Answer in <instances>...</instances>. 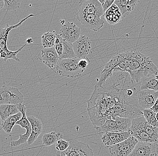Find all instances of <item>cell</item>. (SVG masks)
<instances>
[{
  "label": "cell",
  "instance_id": "2",
  "mask_svg": "<svg viewBox=\"0 0 158 156\" xmlns=\"http://www.w3.org/2000/svg\"><path fill=\"white\" fill-rule=\"evenodd\" d=\"M125 72L129 74L133 85L139 86L145 78L158 74V69L150 57L134 50L128 52V68Z\"/></svg>",
  "mask_w": 158,
  "mask_h": 156
},
{
  "label": "cell",
  "instance_id": "8",
  "mask_svg": "<svg viewBox=\"0 0 158 156\" xmlns=\"http://www.w3.org/2000/svg\"><path fill=\"white\" fill-rule=\"evenodd\" d=\"M69 148L64 152H59L60 156H94L92 149L88 144L78 141L69 142Z\"/></svg>",
  "mask_w": 158,
  "mask_h": 156
},
{
  "label": "cell",
  "instance_id": "23",
  "mask_svg": "<svg viewBox=\"0 0 158 156\" xmlns=\"http://www.w3.org/2000/svg\"><path fill=\"white\" fill-rule=\"evenodd\" d=\"M22 117V114L19 112L17 114L10 116L3 122L2 130L7 134H10L13 128L17 122L19 121Z\"/></svg>",
  "mask_w": 158,
  "mask_h": 156
},
{
  "label": "cell",
  "instance_id": "28",
  "mask_svg": "<svg viewBox=\"0 0 158 156\" xmlns=\"http://www.w3.org/2000/svg\"><path fill=\"white\" fill-rule=\"evenodd\" d=\"M56 34L53 32H47L41 36L42 45L43 48H50L54 47L56 40Z\"/></svg>",
  "mask_w": 158,
  "mask_h": 156
},
{
  "label": "cell",
  "instance_id": "12",
  "mask_svg": "<svg viewBox=\"0 0 158 156\" xmlns=\"http://www.w3.org/2000/svg\"><path fill=\"white\" fill-rule=\"evenodd\" d=\"M77 14H95L102 16L104 14L102 6L98 0L81 1Z\"/></svg>",
  "mask_w": 158,
  "mask_h": 156
},
{
  "label": "cell",
  "instance_id": "3",
  "mask_svg": "<svg viewBox=\"0 0 158 156\" xmlns=\"http://www.w3.org/2000/svg\"><path fill=\"white\" fill-rule=\"evenodd\" d=\"M79 59L75 58L69 60H60L54 71L59 75L67 78H77L81 76L85 70L79 68Z\"/></svg>",
  "mask_w": 158,
  "mask_h": 156
},
{
  "label": "cell",
  "instance_id": "15",
  "mask_svg": "<svg viewBox=\"0 0 158 156\" xmlns=\"http://www.w3.org/2000/svg\"><path fill=\"white\" fill-rule=\"evenodd\" d=\"M38 58L45 65L53 70H54L60 60L54 47L41 49Z\"/></svg>",
  "mask_w": 158,
  "mask_h": 156
},
{
  "label": "cell",
  "instance_id": "38",
  "mask_svg": "<svg viewBox=\"0 0 158 156\" xmlns=\"http://www.w3.org/2000/svg\"><path fill=\"white\" fill-rule=\"evenodd\" d=\"M3 121L2 120V118H1V116H0V131L2 129V124Z\"/></svg>",
  "mask_w": 158,
  "mask_h": 156
},
{
  "label": "cell",
  "instance_id": "14",
  "mask_svg": "<svg viewBox=\"0 0 158 156\" xmlns=\"http://www.w3.org/2000/svg\"><path fill=\"white\" fill-rule=\"evenodd\" d=\"M158 153L157 143L138 141L133 152L128 156H158Z\"/></svg>",
  "mask_w": 158,
  "mask_h": 156
},
{
  "label": "cell",
  "instance_id": "1",
  "mask_svg": "<svg viewBox=\"0 0 158 156\" xmlns=\"http://www.w3.org/2000/svg\"><path fill=\"white\" fill-rule=\"evenodd\" d=\"M112 82L106 81L102 86L96 85L93 93L87 101V108L90 120L94 127L96 128L103 125L108 119H114L117 107L124 102L137 97H129L126 90L130 86H124L126 79L122 81L109 78Z\"/></svg>",
  "mask_w": 158,
  "mask_h": 156
},
{
  "label": "cell",
  "instance_id": "29",
  "mask_svg": "<svg viewBox=\"0 0 158 156\" xmlns=\"http://www.w3.org/2000/svg\"><path fill=\"white\" fill-rule=\"evenodd\" d=\"M143 116L149 125L158 127V122L156 117V113L151 109H144L143 110Z\"/></svg>",
  "mask_w": 158,
  "mask_h": 156
},
{
  "label": "cell",
  "instance_id": "5",
  "mask_svg": "<svg viewBox=\"0 0 158 156\" xmlns=\"http://www.w3.org/2000/svg\"><path fill=\"white\" fill-rule=\"evenodd\" d=\"M17 105L19 110L22 114V117L19 121L17 122L16 125H19L22 128H24L26 130V132L24 134H20L18 140L11 142V146L14 147H17L27 143L31 133V125L26 116L27 108L25 105L23 103Z\"/></svg>",
  "mask_w": 158,
  "mask_h": 156
},
{
  "label": "cell",
  "instance_id": "10",
  "mask_svg": "<svg viewBox=\"0 0 158 156\" xmlns=\"http://www.w3.org/2000/svg\"><path fill=\"white\" fill-rule=\"evenodd\" d=\"M81 29L73 22H67L62 24L59 31V36L65 41L73 43L81 36Z\"/></svg>",
  "mask_w": 158,
  "mask_h": 156
},
{
  "label": "cell",
  "instance_id": "24",
  "mask_svg": "<svg viewBox=\"0 0 158 156\" xmlns=\"http://www.w3.org/2000/svg\"><path fill=\"white\" fill-rule=\"evenodd\" d=\"M63 138V135L59 132H53L46 133L42 137V145L44 146H50L56 144L59 140Z\"/></svg>",
  "mask_w": 158,
  "mask_h": 156
},
{
  "label": "cell",
  "instance_id": "27",
  "mask_svg": "<svg viewBox=\"0 0 158 156\" xmlns=\"http://www.w3.org/2000/svg\"><path fill=\"white\" fill-rule=\"evenodd\" d=\"M114 120H115L116 122L118 132L128 131L132 125V119L130 118H123L117 116Z\"/></svg>",
  "mask_w": 158,
  "mask_h": 156
},
{
  "label": "cell",
  "instance_id": "6",
  "mask_svg": "<svg viewBox=\"0 0 158 156\" xmlns=\"http://www.w3.org/2000/svg\"><path fill=\"white\" fill-rule=\"evenodd\" d=\"M24 97L17 88L3 86L0 88V106L5 104H20L23 103Z\"/></svg>",
  "mask_w": 158,
  "mask_h": 156
},
{
  "label": "cell",
  "instance_id": "17",
  "mask_svg": "<svg viewBox=\"0 0 158 156\" xmlns=\"http://www.w3.org/2000/svg\"><path fill=\"white\" fill-rule=\"evenodd\" d=\"M34 16V15L30 14L20 21L17 24L13 25H7L4 28L0 29V51H6L8 50L7 46L8 38L11 31L19 27L27 19Z\"/></svg>",
  "mask_w": 158,
  "mask_h": 156
},
{
  "label": "cell",
  "instance_id": "30",
  "mask_svg": "<svg viewBox=\"0 0 158 156\" xmlns=\"http://www.w3.org/2000/svg\"><path fill=\"white\" fill-rule=\"evenodd\" d=\"M22 1L15 0V1H4L5 9L6 10L10 11L16 10L18 8H19L22 2Z\"/></svg>",
  "mask_w": 158,
  "mask_h": 156
},
{
  "label": "cell",
  "instance_id": "7",
  "mask_svg": "<svg viewBox=\"0 0 158 156\" xmlns=\"http://www.w3.org/2000/svg\"><path fill=\"white\" fill-rule=\"evenodd\" d=\"M138 141L133 136H130L123 142L109 147L111 156H128L133 152Z\"/></svg>",
  "mask_w": 158,
  "mask_h": 156
},
{
  "label": "cell",
  "instance_id": "22",
  "mask_svg": "<svg viewBox=\"0 0 158 156\" xmlns=\"http://www.w3.org/2000/svg\"><path fill=\"white\" fill-rule=\"evenodd\" d=\"M19 112L17 105L5 104L0 106V116L3 121L10 116L17 114Z\"/></svg>",
  "mask_w": 158,
  "mask_h": 156
},
{
  "label": "cell",
  "instance_id": "21",
  "mask_svg": "<svg viewBox=\"0 0 158 156\" xmlns=\"http://www.w3.org/2000/svg\"><path fill=\"white\" fill-rule=\"evenodd\" d=\"M139 86V90L158 91V74L153 75L145 78L140 83Z\"/></svg>",
  "mask_w": 158,
  "mask_h": 156
},
{
  "label": "cell",
  "instance_id": "4",
  "mask_svg": "<svg viewBox=\"0 0 158 156\" xmlns=\"http://www.w3.org/2000/svg\"><path fill=\"white\" fill-rule=\"evenodd\" d=\"M147 123L143 116L132 119V125L128 132L131 136L138 139V141L146 143H155L152 138L145 131V126Z\"/></svg>",
  "mask_w": 158,
  "mask_h": 156
},
{
  "label": "cell",
  "instance_id": "34",
  "mask_svg": "<svg viewBox=\"0 0 158 156\" xmlns=\"http://www.w3.org/2000/svg\"><path fill=\"white\" fill-rule=\"evenodd\" d=\"M89 62V59L79 60L78 62V65L79 68L85 70L86 68L88 65Z\"/></svg>",
  "mask_w": 158,
  "mask_h": 156
},
{
  "label": "cell",
  "instance_id": "31",
  "mask_svg": "<svg viewBox=\"0 0 158 156\" xmlns=\"http://www.w3.org/2000/svg\"><path fill=\"white\" fill-rule=\"evenodd\" d=\"M27 44H25L23 46H22L20 48L18 49L16 51H10L9 50H7L6 51H5V52L6 54V58L4 60V61L5 62H6L8 60H10V59H13V60H15V61H17V62H20V60L17 57V55L18 54V53L19 52H20L22 50H23L25 46Z\"/></svg>",
  "mask_w": 158,
  "mask_h": 156
},
{
  "label": "cell",
  "instance_id": "36",
  "mask_svg": "<svg viewBox=\"0 0 158 156\" xmlns=\"http://www.w3.org/2000/svg\"><path fill=\"white\" fill-rule=\"evenodd\" d=\"M4 5V1H3V0H0V10L3 8Z\"/></svg>",
  "mask_w": 158,
  "mask_h": 156
},
{
  "label": "cell",
  "instance_id": "9",
  "mask_svg": "<svg viewBox=\"0 0 158 156\" xmlns=\"http://www.w3.org/2000/svg\"><path fill=\"white\" fill-rule=\"evenodd\" d=\"M77 19L83 27L94 31H97L103 26L104 20L101 16L95 14H77Z\"/></svg>",
  "mask_w": 158,
  "mask_h": 156
},
{
  "label": "cell",
  "instance_id": "35",
  "mask_svg": "<svg viewBox=\"0 0 158 156\" xmlns=\"http://www.w3.org/2000/svg\"><path fill=\"white\" fill-rule=\"evenodd\" d=\"M151 110H152L155 113H157L158 112V98L155 102V104L152 106V107L151 108Z\"/></svg>",
  "mask_w": 158,
  "mask_h": 156
},
{
  "label": "cell",
  "instance_id": "18",
  "mask_svg": "<svg viewBox=\"0 0 158 156\" xmlns=\"http://www.w3.org/2000/svg\"><path fill=\"white\" fill-rule=\"evenodd\" d=\"M27 119L30 122L31 126V133L27 141L29 145H32L37 140L42 132L43 125L40 119L33 116H29Z\"/></svg>",
  "mask_w": 158,
  "mask_h": 156
},
{
  "label": "cell",
  "instance_id": "25",
  "mask_svg": "<svg viewBox=\"0 0 158 156\" xmlns=\"http://www.w3.org/2000/svg\"><path fill=\"white\" fill-rule=\"evenodd\" d=\"M76 58L73 44L63 40V50L59 60H69Z\"/></svg>",
  "mask_w": 158,
  "mask_h": 156
},
{
  "label": "cell",
  "instance_id": "16",
  "mask_svg": "<svg viewBox=\"0 0 158 156\" xmlns=\"http://www.w3.org/2000/svg\"><path fill=\"white\" fill-rule=\"evenodd\" d=\"M131 136L128 131L126 132H112L105 133L102 137V143L109 148L114 145L123 142Z\"/></svg>",
  "mask_w": 158,
  "mask_h": 156
},
{
  "label": "cell",
  "instance_id": "33",
  "mask_svg": "<svg viewBox=\"0 0 158 156\" xmlns=\"http://www.w3.org/2000/svg\"><path fill=\"white\" fill-rule=\"evenodd\" d=\"M99 2L100 3L104 12H106L112 5L114 3V0H99Z\"/></svg>",
  "mask_w": 158,
  "mask_h": 156
},
{
  "label": "cell",
  "instance_id": "37",
  "mask_svg": "<svg viewBox=\"0 0 158 156\" xmlns=\"http://www.w3.org/2000/svg\"><path fill=\"white\" fill-rule=\"evenodd\" d=\"M33 40H32V38H29L28 39H27L26 43L27 44H31V43L33 42Z\"/></svg>",
  "mask_w": 158,
  "mask_h": 156
},
{
  "label": "cell",
  "instance_id": "26",
  "mask_svg": "<svg viewBox=\"0 0 158 156\" xmlns=\"http://www.w3.org/2000/svg\"><path fill=\"white\" fill-rule=\"evenodd\" d=\"M99 134H105L109 132H118V128L115 120L108 119L105 121L103 125L96 128Z\"/></svg>",
  "mask_w": 158,
  "mask_h": 156
},
{
  "label": "cell",
  "instance_id": "39",
  "mask_svg": "<svg viewBox=\"0 0 158 156\" xmlns=\"http://www.w3.org/2000/svg\"><path fill=\"white\" fill-rule=\"evenodd\" d=\"M156 119L158 122V113H156Z\"/></svg>",
  "mask_w": 158,
  "mask_h": 156
},
{
  "label": "cell",
  "instance_id": "32",
  "mask_svg": "<svg viewBox=\"0 0 158 156\" xmlns=\"http://www.w3.org/2000/svg\"><path fill=\"white\" fill-rule=\"evenodd\" d=\"M70 143L68 141L61 139L56 144V149L59 152H64L69 148Z\"/></svg>",
  "mask_w": 158,
  "mask_h": 156
},
{
  "label": "cell",
  "instance_id": "13",
  "mask_svg": "<svg viewBox=\"0 0 158 156\" xmlns=\"http://www.w3.org/2000/svg\"><path fill=\"white\" fill-rule=\"evenodd\" d=\"M158 98V91L143 90L138 91V104L142 110L151 109Z\"/></svg>",
  "mask_w": 158,
  "mask_h": 156
},
{
  "label": "cell",
  "instance_id": "20",
  "mask_svg": "<svg viewBox=\"0 0 158 156\" xmlns=\"http://www.w3.org/2000/svg\"><path fill=\"white\" fill-rule=\"evenodd\" d=\"M138 2L139 1L138 0H116L114 1V4L118 7L121 14L124 18L134 10Z\"/></svg>",
  "mask_w": 158,
  "mask_h": 156
},
{
  "label": "cell",
  "instance_id": "11",
  "mask_svg": "<svg viewBox=\"0 0 158 156\" xmlns=\"http://www.w3.org/2000/svg\"><path fill=\"white\" fill-rule=\"evenodd\" d=\"M76 57L79 60L87 59V56L91 50V42L86 36H80L73 44Z\"/></svg>",
  "mask_w": 158,
  "mask_h": 156
},
{
  "label": "cell",
  "instance_id": "19",
  "mask_svg": "<svg viewBox=\"0 0 158 156\" xmlns=\"http://www.w3.org/2000/svg\"><path fill=\"white\" fill-rule=\"evenodd\" d=\"M103 16L110 25H114L120 22L124 18L118 7L114 3L104 13Z\"/></svg>",
  "mask_w": 158,
  "mask_h": 156
}]
</instances>
